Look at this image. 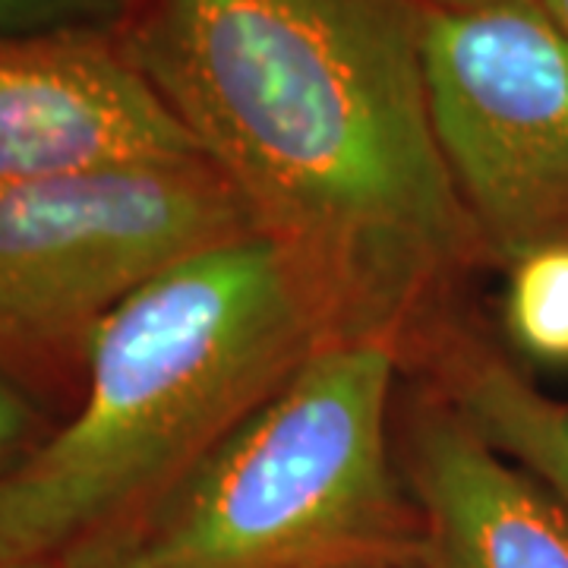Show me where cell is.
<instances>
[{"mask_svg": "<svg viewBox=\"0 0 568 568\" xmlns=\"http://www.w3.org/2000/svg\"><path fill=\"white\" fill-rule=\"evenodd\" d=\"M205 159L118 32L0 44V183Z\"/></svg>", "mask_w": 568, "mask_h": 568, "instance_id": "8992f818", "label": "cell"}, {"mask_svg": "<svg viewBox=\"0 0 568 568\" xmlns=\"http://www.w3.org/2000/svg\"><path fill=\"white\" fill-rule=\"evenodd\" d=\"M436 335V395L455 407L480 439L547 489L568 518V402L552 398L477 338L443 328Z\"/></svg>", "mask_w": 568, "mask_h": 568, "instance_id": "ba28073f", "label": "cell"}, {"mask_svg": "<svg viewBox=\"0 0 568 568\" xmlns=\"http://www.w3.org/2000/svg\"><path fill=\"white\" fill-rule=\"evenodd\" d=\"M130 0H0V44L118 32Z\"/></svg>", "mask_w": 568, "mask_h": 568, "instance_id": "30bf717a", "label": "cell"}, {"mask_svg": "<svg viewBox=\"0 0 568 568\" xmlns=\"http://www.w3.org/2000/svg\"><path fill=\"white\" fill-rule=\"evenodd\" d=\"M426 0H130L118 39L347 335L424 345L487 260L433 133Z\"/></svg>", "mask_w": 568, "mask_h": 568, "instance_id": "6da1fadb", "label": "cell"}, {"mask_svg": "<svg viewBox=\"0 0 568 568\" xmlns=\"http://www.w3.org/2000/svg\"><path fill=\"white\" fill-rule=\"evenodd\" d=\"M29 568H136L130 552L123 547L118 537H104V540H95V544H85L80 549H70L58 559H48V562H39V566Z\"/></svg>", "mask_w": 568, "mask_h": 568, "instance_id": "7c38bea8", "label": "cell"}, {"mask_svg": "<svg viewBox=\"0 0 568 568\" xmlns=\"http://www.w3.org/2000/svg\"><path fill=\"white\" fill-rule=\"evenodd\" d=\"M508 328L530 354L568 361V244L540 246L511 263Z\"/></svg>", "mask_w": 568, "mask_h": 568, "instance_id": "9c48e42d", "label": "cell"}, {"mask_svg": "<svg viewBox=\"0 0 568 568\" xmlns=\"http://www.w3.org/2000/svg\"><path fill=\"white\" fill-rule=\"evenodd\" d=\"M338 338L323 278L263 231L171 265L99 328L73 417L0 474V568L140 525Z\"/></svg>", "mask_w": 568, "mask_h": 568, "instance_id": "7a4b0ae2", "label": "cell"}, {"mask_svg": "<svg viewBox=\"0 0 568 568\" xmlns=\"http://www.w3.org/2000/svg\"><path fill=\"white\" fill-rule=\"evenodd\" d=\"M433 133L484 253L568 244V32L540 0L426 3Z\"/></svg>", "mask_w": 568, "mask_h": 568, "instance_id": "5b68a950", "label": "cell"}, {"mask_svg": "<svg viewBox=\"0 0 568 568\" xmlns=\"http://www.w3.org/2000/svg\"><path fill=\"white\" fill-rule=\"evenodd\" d=\"M433 7H462V3H477V0H426Z\"/></svg>", "mask_w": 568, "mask_h": 568, "instance_id": "5bb4252c", "label": "cell"}, {"mask_svg": "<svg viewBox=\"0 0 568 568\" xmlns=\"http://www.w3.org/2000/svg\"><path fill=\"white\" fill-rule=\"evenodd\" d=\"M392 338L316 351L203 465L118 534L136 568H426L392 452Z\"/></svg>", "mask_w": 568, "mask_h": 568, "instance_id": "3957f363", "label": "cell"}, {"mask_svg": "<svg viewBox=\"0 0 568 568\" xmlns=\"http://www.w3.org/2000/svg\"><path fill=\"white\" fill-rule=\"evenodd\" d=\"M260 231L209 159L0 183V373L61 386L102 328L171 265Z\"/></svg>", "mask_w": 568, "mask_h": 568, "instance_id": "277c9868", "label": "cell"}, {"mask_svg": "<svg viewBox=\"0 0 568 568\" xmlns=\"http://www.w3.org/2000/svg\"><path fill=\"white\" fill-rule=\"evenodd\" d=\"M544 7L549 10V17L559 22L562 29L568 32V0H540Z\"/></svg>", "mask_w": 568, "mask_h": 568, "instance_id": "4fadbf2b", "label": "cell"}, {"mask_svg": "<svg viewBox=\"0 0 568 568\" xmlns=\"http://www.w3.org/2000/svg\"><path fill=\"white\" fill-rule=\"evenodd\" d=\"M39 407L29 402L26 388L0 373V474L17 467L39 446L48 433H41Z\"/></svg>", "mask_w": 568, "mask_h": 568, "instance_id": "8fae6325", "label": "cell"}, {"mask_svg": "<svg viewBox=\"0 0 568 568\" xmlns=\"http://www.w3.org/2000/svg\"><path fill=\"white\" fill-rule=\"evenodd\" d=\"M424 521L426 568H568V518L455 414L417 398L398 458Z\"/></svg>", "mask_w": 568, "mask_h": 568, "instance_id": "52a82bcc", "label": "cell"}]
</instances>
